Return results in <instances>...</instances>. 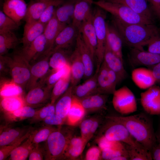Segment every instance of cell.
<instances>
[{
    "label": "cell",
    "mask_w": 160,
    "mask_h": 160,
    "mask_svg": "<svg viewBox=\"0 0 160 160\" xmlns=\"http://www.w3.org/2000/svg\"><path fill=\"white\" fill-rule=\"evenodd\" d=\"M96 142L102 151L112 148L116 142L109 140L103 135H99L96 139Z\"/></svg>",
    "instance_id": "db71d44e"
},
{
    "label": "cell",
    "mask_w": 160,
    "mask_h": 160,
    "mask_svg": "<svg viewBox=\"0 0 160 160\" xmlns=\"http://www.w3.org/2000/svg\"><path fill=\"white\" fill-rule=\"evenodd\" d=\"M132 81L141 89H147L156 82L151 69L140 67L135 68L131 73Z\"/></svg>",
    "instance_id": "cb8c5ba5"
},
{
    "label": "cell",
    "mask_w": 160,
    "mask_h": 160,
    "mask_svg": "<svg viewBox=\"0 0 160 160\" xmlns=\"http://www.w3.org/2000/svg\"><path fill=\"white\" fill-rule=\"evenodd\" d=\"M92 0H78L74 8L72 24L79 30L80 27L92 14Z\"/></svg>",
    "instance_id": "603a6c76"
},
{
    "label": "cell",
    "mask_w": 160,
    "mask_h": 160,
    "mask_svg": "<svg viewBox=\"0 0 160 160\" xmlns=\"http://www.w3.org/2000/svg\"><path fill=\"white\" fill-rule=\"evenodd\" d=\"M128 58L133 67L144 66L151 68L160 63V55L134 48H130Z\"/></svg>",
    "instance_id": "8fae6325"
},
{
    "label": "cell",
    "mask_w": 160,
    "mask_h": 160,
    "mask_svg": "<svg viewBox=\"0 0 160 160\" xmlns=\"http://www.w3.org/2000/svg\"><path fill=\"white\" fill-rule=\"evenodd\" d=\"M86 160H102V151L98 146H93L87 151L85 154Z\"/></svg>",
    "instance_id": "f5cc1de1"
},
{
    "label": "cell",
    "mask_w": 160,
    "mask_h": 160,
    "mask_svg": "<svg viewBox=\"0 0 160 160\" xmlns=\"http://www.w3.org/2000/svg\"><path fill=\"white\" fill-rule=\"evenodd\" d=\"M71 85L73 87L78 85L83 78L85 73L84 65L80 54L76 47L69 58Z\"/></svg>",
    "instance_id": "44dd1931"
},
{
    "label": "cell",
    "mask_w": 160,
    "mask_h": 160,
    "mask_svg": "<svg viewBox=\"0 0 160 160\" xmlns=\"http://www.w3.org/2000/svg\"><path fill=\"white\" fill-rule=\"evenodd\" d=\"M47 42L43 33L27 46L23 47L20 51L25 59L30 63L42 56L46 49Z\"/></svg>",
    "instance_id": "2e32d148"
},
{
    "label": "cell",
    "mask_w": 160,
    "mask_h": 160,
    "mask_svg": "<svg viewBox=\"0 0 160 160\" xmlns=\"http://www.w3.org/2000/svg\"><path fill=\"white\" fill-rule=\"evenodd\" d=\"M73 89V87L70 85L67 90L55 103V113L66 121L72 103Z\"/></svg>",
    "instance_id": "836d02e7"
},
{
    "label": "cell",
    "mask_w": 160,
    "mask_h": 160,
    "mask_svg": "<svg viewBox=\"0 0 160 160\" xmlns=\"http://www.w3.org/2000/svg\"><path fill=\"white\" fill-rule=\"evenodd\" d=\"M93 4L126 23L154 24V22L139 15L123 4L102 0L93 1Z\"/></svg>",
    "instance_id": "3957f363"
},
{
    "label": "cell",
    "mask_w": 160,
    "mask_h": 160,
    "mask_svg": "<svg viewBox=\"0 0 160 160\" xmlns=\"http://www.w3.org/2000/svg\"><path fill=\"white\" fill-rule=\"evenodd\" d=\"M67 25L60 22L54 14L52 18L46 24L43 33L47 41V46L43 56L48 55L52 52L56 37L60 31Z\"/></svg>",
    "instance_id": "ffe728a7"
},
{
    "label": "cell",
    "mask_w": 160,
    "mask_h": 160,
    "mask_svg": "<svg viewBox=\"0 0 160 160\" xmlns=\"http://www.w3.org/2000/svg\"><path fill=\"white\" fill-rule=\"evenodd\" d=\"M9 70L3 55H0V73L1 76L6 74Z\"/></svg>",
    "instance_id": "91938a15"
},
{
    "label": "cell",
    "mask_w": 160,
    "mask_h": 160,
    "mask_svg": "<svg viewBox=\"0 0 160 160\" xmlns=\"http://www.w3.org/2000/svg\"><path fill=\"white\" fill-rule=\"evenodd\" d=\"M97 73L95 72L92 76L86 80L83 83L73 87V96L80 100L89 96L97 94Z\"/></svg>",
    "instance_id": "83f0119b"
},
{
    "label": "cell",
    "mask_w": 160,
    "mask_h": 160,
    "mask_svg": "<svg viewBox=\"0 0 160 160\" xmlns=\"http://www.w3.org/2000/svg\"><path fill=\"white\" fill-rule=\"evenodd\" d=\"M32 128L28 127L7 128L1 132L0 147L13 143L27 133Z\"/></svg>",
    "instance_id": "f546056e"
},
{
    "label": "cell",
    "mask_w": 160,
    "mask_h": 160,
    "mask_svg": "<svg viewBox=\"0 0 160 160\" xmlns=\"http://www.w3.org/2000/svg\"><path fill=\"white\" fill-rule=\"evenodd\" d=\"M72 52L69 49H60L52 52L49 60L50 67L52 69H57L69 64Z\"/></svg>",
    "instance_id": "e575fe53"
},
{
    "label": "cell",
    "mask_w": 160,
    "mask_h": 160,
    "mask_svg": "<svg viewBox=\"0 0 160 160\" xmlns=\"http://www.w3.org/2000/svg\"><path fill=\"white\" fill-rule=\"evenodd\" d=\"M108 95L96 94L80 100L86 114L99 112L107 110Z\"/></svg>",
    "instance_id": "d6986e66"
},
{
    "label": "cell",
    "mask_w": 160,
    "mask_h": 160,
    "mask_svg": "<svg viewBox=\"0 0 160 160\" xmlns=\"http://www.w3.org/2000/svg\"><path fill=\"white\" fill-rule=\"evenodd\" d=\"M97 93L113 94L118 84L116 75L103 61L97 77Z\"/></svg>",
    "instance_id": "9c48e42d"
},
{
    "label": "cell",
    "mask_w": 160,
    "mask_h": 160,
    "mask_svg": "<svg viewBox=\"0 0 160 160\" xmlns=\"http://www.w3.org/2000/svg\"><path fill=\"white\" fill-rule=\"evenodd\" d=\"M76 47L80 54L84 67L83 78L87 80L94 75V58L84 43L79 32L76 40Z\"/></svg>",
    "instance_id": "ac0fdd59"
},
{
    "label": "cell",
    "mask_w": 160,
    "mask_h": 160,
    "mask_svg": "<svg viewBox=\"0 0 160 160\" xmlns=\"http://www.w3.org/2000/svg\"><path fill=\"white\" fill-rule=\"evenodd\" d=\"M105 11L97 6L92 11V21L97 39L95 57L97 67L95 72H98L103 60L106 42V14Z\"/></svg>",
    "instance_id": "8992f818"
},
{
    "label": "cell",
    "mask_w": 160,
    "mask_h": 160,
    "mask_svg": "<svg viewBox=\"0 0 160 160\" xmlns=\"http://www.w3.org/2000/svg\"><path fill=\"white\" fill-rule=\"evenodd\" d=\"M121 155L128 156L123 143L116 141L112 148L102 151V159L103 160H113Z\"/></svg>",
    "instance_id": "ee69618b"
},
{
    "label": "cell",
    "mask_w": 160,
    "mask_h": 160,
    "mask_svg": "<svg viewBox=\"0 0 160 160\" xmlns=\"http://www.w3.org/2000/svg\"><path fill=\"white\" fill-rule=\"evenodd\" d=\"M25 105L22 96L1 97V108L4 113L12 112Z\"/></svg>",
    "instance_id": "ab89813d"
},
{
    "label": "cell",
    "mask_w": 160,
    "mask_h": 160,
    "mask_svg": "<svg viewBox=\"0 0 160 160\" xmlns=\"http://www.w3.org/2000/svg\"><path fill=\"white\" fill-rule=\"evenodd\" d=\"M19 42L13 31L0 33V55H6L10 49L16 48Z\"/></svg>",
    "instance_id": "74e56055"
},
{
    "label": "cell",
    "mask_w": 160,
    "mask_h": 160,
    "mask_svg": "<svg viewBox=\"0 0 160 160\" xmlns=\"http://www.w3.org/2000/svg\"><path fill=\"white\" fill-rule=\"evenodd\" d=\"M105 121L99 135H103L111 141L120 142L136 147H144L131 136L121 123L110 116H105Z\"/></svg>",
    "instance_id": "52a82bcc"
},
{
    "label": "cell",
    "mask_w": 160,
    "mask_h": 160,
    "mask_svg": "<svg viewBox=\"0 0 160 160\" xmlns=\"http://www.w3.org/2000/svg\"><path fill=\"white\" fill-rule=\"evenodd\" d=\"M87 142L81 136H72L66 149L64 159L75 160L82 153Z\"/></svg>",
    "instance_id": "4dcf8cb0"
},
{
    "label": "cell",
    "mask_w": 160,
    "mask_h": 160,
    "mask_svg": "<svg viewBox=\"0 0 160 160\" xmlns=\"http://www.w3.org/2000/svg\"><path fill=\"white\" fill-rule=\"evenodd\" d=\"M45 125L61 126L66 123V121L59 116L55 113L51 114L42 121Z\"/></svg>",
    "instance_id": "816d5d0a"
},
{
    "label": "cell",
    "mask_w": 160,
    "mask_h": 160,
    "mask_svg": "<svg viewBox=\"0 0 160 160\" xmlns=\"http://www.w3.org/2000/svg\"><path fill=\"white\" fill-rule=\"evenodd\" d=\"M33 130L31 129L23 137L13 143L0 147V160H4L9 156L12 151L26 140L31 134Z\"/></svg>",
    "instance_id": "7dc6e473"
},
{
    "label": "cell",
    "mask_w": 160,
    "mask_h": 160,
    "mask_svg": "<svg viewBox=\"0 0 160 160\" xmlns=\"http://www.w3.org/2000/svg\"><path fill=\"white\" fill-rule=\"evenodd\" d=\"M79 29L72 23L66 25L59 33L54 44L52 52L60 49H69L76 41Z\"/></svg>",
    "instance_id": "5bb4252c"
},
{
    "label": "cell",
    "mask_w": 160,
    "mask_h": 160,
    "mask_svg": "<svg viewBox=\"0 0 160 160\" xmlns=\"http://www.w3.org/2000/svg\"><path fill=\"white\" fill-rule=\"evenodd\" d=\"M94 117L83 120L80 123V128L81 136L87 143L89 141L88 137Z\"/></svg>",
    "instance_id": "681fc988"
},
{
    "label": "cell",
    "mask_w": 160,
    "mask_h": 160,
    "mask_svg": "<svg viewBox=\"0 0 160 160\" xmlns=\"http://www.w3.org/2000/svg\"><path fill=\"white\" fill-rule=\"evenodd\" d=\"M71 85L70 76L62 78L54 85L51 91L50 103L55 104Z\"/></svg>",
    "instance_id": "b9f144b4"
},
{
    "label": "cell",
    "mask_w": 160,
    "mask_h": 160,
    "mask_svg": "<svg viewBox=\"0 0 160 160\" xmlns=\"http://www.w3.org/2000/svg\"><path fill=\"white\" fill-rule=\"evenodd\" d=\"M23 92V88L12 79L1 81L0 97L22 96Z\"/></svg>",
    "instance_id": "f35d334b"
},
{
    "label": "cell",
    "mask_w": 160,
    "mask_h": 160,
    "mask_svg": "<svg viewBox=\"0 0 160 160\" xmlns=\"http://www.w3.org/2000/svg\"><path fill=\"white\" fill-rule=\"evenodd\" d=\"M58 128L53 126L45 125L38 130H33L32 140L33 144H39L41 142L45 141L50 135Z\"/></svg>",
    "instance_id": "f6af8a7d"
},
{
    "label": "cell",
    "mask_w": 160,
    "mask_h": 160,
    "mask_svg": "<svg viewBox=\"0 0 160 160\" xmlns=\"http://www.w3.org/2000/svg\"><path fill=\"white\" fill-rule=\"evenodd\" d=\"M112 104L114 109L121 115H127L137 109L135 96L127 87L124 86L113 93Z\"/></svg>",
    "instance_id": "ba28073f"
},
{
    "label": "cell",
    "mask_w": 160,
    "mask_h": 160,
    "mask_svg": "<svg viewBox=\"0 0 160 160\" xmlns=\"http://www.w3.org/2000/svg\"><path fill=\"white\" fill-rule=\"evenodd\" d=\"M104 0V1H109L111 0Z\"/></svg>",
    "instance_id": "be15d7a7"
},
{
    "label": "cell",
    "mask_w": 160,
    "mask_h": 160,
    "mask_svg": "<svg viewBox=\"0 0 160 160\" xmlns=\"http://www.w3.org/2000/svg\"><path fill=\"white\" fill-rule=\"evenodd\" d=\"M33 131L26 140L12 151L9 160H25L28 157L34 146L32 142Z\"/></svg>",
    "instance_id": "d590c367"
},
{
    "label": "cell",
    "mask_w": 160,
    "mask_h": 160,
    "mask_svg": "<svg viewBox=\"0 0 160 160\" xmlns=\"http://www.w3.org/2000/svg\"><path fill=\"white\" fill-rule=\"evenodd\" d=\"M150 152L152 160H160V143L157 141Z\"/></svg>",
    "instance_id": "680465c9"
},
{
    "label": "cell",
    "mask_w": 160,
    "mask_h": 160,
    "mask_svg": "<svg viewBox=\"0 0 160 160\" xmlns=\"http://www.w3.org/2000/svg\"><path fill=\"white\" fill-rule=\"evenodd\" d=\"M70 129L63 130L60 126L45 141L44 159L47 160L64 159L68 142L73 136Z\"/></svg>",
    "instance_id": "277c9868"
},
{
    "label": "cell",
    "mask_w": 160,
    "mask_h": 160,
    "mask_svg": "<svg viewBox=\"0 0 160 160\" xmlns=\"http://www.w3.org/2000/svg\"><path fill=\"white\" fill-rule=\"evenodd\" d=\"M156 136L157 141L160 143V127L159 129L158 134Z\"/></svg>",
    "instance_id": "6125c7cd"
},
{
    "label": "cell",
    "mask_w": 160,
    "mask_h": 160,
    "mask_svg": "<svg viewBox=\"0 0 160 160\" xmlns=\"http://www.w3.org/2000/svg\"><path fill=\"white\" fill-rule=\"evenodd\" d=\"M103 61L117 75L118 84L124 79L127 72L123 65V60L115 54L106 43Z\"/></svg>",
    "instance_id": "e0dca14e"
},
{
    "label": "cell",
    "mask_w": 160,
    "mask_h": 160,
    "mask_svg": "<svg viewBox=\"0 0 160 160\" xmlns=\"http://www.w3.org/2000/svg\"><path fill=\"white\" fill-rule=\"evenodd\" d=\"M124 144L127 150L130 160H152L151 152L144 147H136L124 143Z\"/></svg>",
    "instance_id": "7bdbcfd3"
},
{
    "label": "cell",
    "mask_w": 160,
    "mask_h": 160,
    "mask_svg": "<svg viewBox=\"0 0 160 160\" xmlns=\"http://www.w3.org/2000/svg\"><path fill=\"white\" fill-rule=\"evenodd\" d=\"M44 147H41L39 144L34 145V147L29 155L28 160H43L44 158Z\"/></svg>",
    "instance_id": "f907efd6"
},
{
    "label": "cell",
    "mask_w": 160,
    "mask_h": 160,
    "mask_svg": "<svg viewBox=\"0 0 160 160\" xmlns=\"http://www.w3.org/2000/svg\"><path fill=\"white\" fill-rule=\"evenodd\" d=\"M112 23L120 33L123 43L130 48L144 50L143 46L160 35V29L154 24H127L113 17Z\"/></svg>",
    "instance_id": "6da1fadb"
},
{
    "label": "cell",
    "mask_w": 160,
    "mask_h": 160,
    "mask_svg": "<svg viewBox=\"0 0 160 160\" xmlns=\"http://www.w3.org/2000/svg\"><path fill=\"white\" fill-rule=\"evenodd\" d=\"M110 117L123 124L137 142L151 152L157 140L151 120L146 114Z\"/></svg>",
    "instance_id": "7a4b0ae2"
},
{
    "label": "cell",
    "mask_w": 160,
    "mask_h": 160,
    "mask_svg": "<svg viewBox=\"0 0 160 160\" xmlns=\"http://www.w3.org/2000/svg\"><path fill=\"white\" fill-rule=\"evenodd\" d=\"M27 8L24 0H4L3 11L20 25L26 15Z\"/></svg>",
    "instance_id": "9a60e30c"
},
{
    "label": "cell",
    "mask_w": 160,
    "mask_h": 160,
    "mask_svg": "<svg viewBox=\"0 0 160 160\" xmlns=\"http://www.w3.org/2000/svg\"><path fill=\"white\" fill-rule=\"evenodd\" d=\"M123 43L121 36L117 28L113 24L107 23L106 43L112 51L123 60Z\"/></svg>",
    "instance_id": "d4e9b609"
},
{
    "label": "cell",
    "mask_w": 160,
    "mask_h": 160,
    "mask_svg": "<svg viewBox=\"0 0 160 160\" xmlns=\"http://www.w3.org/2000/svg\"><path fill=\"white\" fill-rule=\"evenodd\" d=\"M78 0H65L57 7L55 15L61 23L68 25L72 23L76 3Z\"/></svg>",
    "instance_id": "1f68e13d"
},
{
    "label": "cell",
    "mask_w": 160,
    "mask_h": 160,
    "mask_svg": "<svg viewBox=\"0 0 160 160\" xmlns=\"http://www.w3.org/2000/svg\"><path fill=\"white\" fill-rule=\"evenodd\" d=\"M79 32L84 43L95 58L97 46V39L92 21V15L82 24L79 29Z\"/></svg>",
    "instance_id": "7402d4cb"
},
{
    "label": "cell",
    "mask_w": 160,
    "mask_h": 160,
    "mask_svg": "<svg viewBox=\"0 0 160 160\" xmlns=\"http://www.w3.org/2000/svg\"><path fill=\"white\" fill-rule=\"evenodd\" d=\"M151 68L153 75L156 79V82L159 83L160 81V63Z\"/></svg>",
    "instance_id": "94428289"
},
{
    "label": "cell",
    "mask_w": 160,
    "mask_h": 160,
    "mask_svg": "<svg viewBox=\"0 0 160 160\" xmlns=\"http://www.w3.org/2000/svg\"><path fill=\"white\" fill-rule=\"evenodd\" d=\"M55 113V104H52L50 103L36 110L35 115L30 119V123L33 124L42 121L47 117Z\"/></svg>",
    "instance_id": "bcb514c9"
},
{
    "label": "cell",
    "mask_w": 160,
    "mask_h": 160,
    "mask_svg": "<svg viewBox=\"0 0 160 160\" xmlns=\"http://www.w3.org/2000/svg\"><path fill=\"white\" fill-rule=\"evenodd\" d=\"M46 25L39 20L26 22L21 39L23 47L27 46L43 33Z\"/></svg>",
    "instance_id": "484cf974"
},
{
    "label": "cell",
    "mask_w": 160,
    "mask_h": 160,
    "mask_svg": "<svg viewBox=\"0 0 160 160\" xmlns=\"http://www.w3.org/2000/svg\"><path fill=\"white\" fill-rule=\"evenodd\" d=\"M51 91L43 81H39L36 86L28 91L25 95V105L33 108L44 103L50 99Z\"/></svg>",
    "instance_id": "4fadbf2b"
},
{
    "label": "cell",
    "mask_w": 160,
    "mask_h": 160,
    "mask_svg": "<svg viewBox=\"0 0 160 160\" xmlns=\"http://www.w3.org/2000/svg\"><path fill=\"white\" fill-rule=\"evenodd\" d=\"M52 53L41 56L31 65L30 78L26 87L27 90L36 86L38 80L43 79L49 72V60Z\"/></svg>",
    "instance_id": "7c38bea8"
},
{
    "label": "cell",
    "mask_w": 160,
    "mask_h": 160,
    "mask_svg": "<svg viewBox=\"0 0 160 160\" xmlns=\"http://www.w3.org/2000/svg\"><path fill=\"white\" fill-rule=\"evenodd\" d=\"M19 25L13 19L0 11V33L13 31L18 29Z\"/></svg>",
    "instance_id": "c3c4849f"
},
{
    "label": "cell",
    "mask_w": 160,
    "mask_h": 160,
    "mask_svg": "<svg viewBox=\"0 0 160 160\" xmlns=\"http://www.w3.org/2000/svg\"><path fill=\"white\" fill-rule=\"evenodd\" d=\"M155 17L160 21V0H147Z\"/></svg>",
    "instance_id": "9f6ffc18"
},
{
    "label": "cell",
    "mask_w": 160,
    "mask_h": 160,
    "mask_svg": "<svg viewBox=\"0 0 160 160\" xmlns=\"http://www.w3.org/2000/svg\"><path fill=\"white\" fill-rule=\"evenodd\" d=\"M141 105L150 115L160 114V87L154 85L140 94Z\"/></svg>",
    "instance_id": "30bf717a"
},
{
    "label": "cell",
    "mask_w": 160,
    "mask_h": 160,
    "mask_svg": "<svg viewBox=\"0 0 160 160\" xmlns=\"http://www.w3.org/2000/svg\"><path fill=\"white\" fill-rule=\"evenodd\" d=\"M58 0H31L24 18L26 22L39 20L43 12L52 4Z\"/></svg>",
    "instance_id": "f1b7e54d"
},
{
    "label": "cell",
    "mask_w": 160,
    "mask_h": 160,
    "mask_svg": "<svg viewBox=\"0 0 160 160\" xmlns=\"http://www.w3.org/2000/svg\"><path fill=\"white\" fill-rule=\"evenodd\" d=\"M147 45L148 51L160 55V35L154 37Z\"/></svg>",
    "instance_id": "11a10c76"
},
{
    "label": "cell",
    "mask_w": 160,
    "mask_h": 160,
    "mask_svg": "<svg viewBox=\"0 0 160 160\" xmlns=\"http://www.w3.org/2000/svg\"><path fill=\"white\" fill-rule=\"evenodd\" d=\"M86 113L80 100L73 96L71 105L68 112L66 124L70 126H75L80 123Z\"/></svg>",
    "instance_id": "d6a6232c"
},
{
    "label": "cell",
    "mask_w": 160,
    "mask_h": 160,
    "mask_svg": "<svg viewBox=\"0 0 160 160\" xmlns=\"http://www.w3.org/2000/svg\"><path fill=\"white\" fill-rule=\"evenodd\" d=\"M103 121V118L101 116H98L94 117L88 137L89 141L92 138Z\"/></svg>",
    "instance_id": "6f0895ef"
},
{
    "label": "cell",
    "mask_w": 160,
    "mask_h": 160,
    "mask_svg": "<svg viewBox=\"0 0 160 160\" xmlns=\"http://www.w3.org/2000/svg\"><path fill=\"white\" fill-rule=\"evenodd\" d=\"M109 1L125 4L139 15L154 22L155 17L147 0H111Z\"/></svg>",
    "instance_id": "4316f807"
},
{
    "label": "cell",
    "mask_w": 160,
    "mask_h": 160,
    "mask_svg": "<svg viewBox=\"0 0 160 160\" xmlns=\"http://www.w3.org/2000/svg\"><path fill=\"white\" fill-rule=\"evenodd\" d=\"M36 111L33 107L25 105L12 112L5 113V115L8 120L18 121L31 118L35 115Z\"/></svg>",
    "instance_id": "60d3db41"
},
{
    "label": "cell",
    "mask_w": 160,
    "mask_h": 160,
    "mask_svg": "<svg viewBox=\"0 0 160 160\" xmlns=\"http://www.w3.org/2000/svg\"><path fill=\"white\" fill-rule=\"evenodd\" d=\"M70 66L69 64L61 68L52 69L41 80L48 88L52 90L55 84L59 80L63 77L70 76Z\"/></svg>",
    "instance_id": "8d00e7d4"
},
{
    "label": "cell",
    "mask_w": 160,
    "mask_h": 160,
    "mask_svg": "<svg viewBox=\"0 0 160 160\" xmlns=\"http://www.w3.org/2000/svg\"><path fill=\"white\" fill-rule=\"evenodd\" d=\"M9 68L12 79L23 89L26 88L30 76L31 65L20 52L11 55H3Z\"/></svg>",
    "instance_id": "5b68a950"
}]
</instances>
